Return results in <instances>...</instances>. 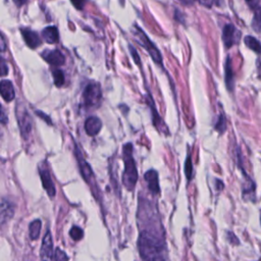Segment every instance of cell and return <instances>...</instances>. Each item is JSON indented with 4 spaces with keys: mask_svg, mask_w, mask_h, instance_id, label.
<instances>
[{
    "mask_svg": "<svg viewBox=\"0 0 261 261\" xmlns=\"http://www.w3.org/2000/svg\"><path fill=\"white\" fill-rule=\"evenodd\" d=\"M83 101L86 107L96 108L102 101V90L99 84L95 82L89 83L83 92Z\"/></svg>",
    "mask_w": 261,
    "mask_h": 261,
    "instance_id": "obj_4",
    "label": "cell"
},
{
    "mask_svg": "<svg viewBox=\"0 0 261 261\" xmlns=\"http://www.w3.org/2000/svg\"><path fill=\"white\" fill-rule=\"evenodd\" d=\"M0 96L6 102H11L15 98L14 88L10 81L3 80L0 82Z\"/></svg>",
    "mask_w": 261,
    "mask_h": 261,
    "instance_id": "obj_15",
    "label": "cell"
},
{
    "mask_svg": "<svg viewBox=\"0 0 261 261\" xmlns=\"http://www.w3.org/2000/svg\"><path fill=\"white\" fill-rule=\"evenodd\" d=\"M43 59L45 61H47L49 64L51 65H62L65 62V57L64 55L61 53V51H59L58 49H53V50H45L41 53Z\"/></svg>",
    "mask_w": 261,
    "mask_h": 261,
    "instance_id": "obj_10",
    "label": "cell"
},
{
    "mask_svg": "<svg viewBox=\"0 0 261 261\" xmlns=\"http://www.w3.org/2000/svg\"><path fill=\"white\" fill-rule=\"evenodd\" d=\"M69 236L74 241H80L84 237V231L80 226H72L69 230Z\"/></svg>",
    "mask_w": 261,
    "mask_h": 261,
    "instance_id": "obj_22",
    "label": "cell"
},
{
    "mask_svg": "<svg viewBox=\"0 0 261 261\" xmlns=\"http://www.w3.org/2000/svg\"><path fill=\"white\" fill-rule=\"evenodd\" d=\"M15 114H16V120H17V123L19 126L20 135L24 140H28L32 133L33 119H32L30 113L28 112L27 108L21 103H18L16 105Z\"/></svg>",
    "mask_w": 261,
    "mask_h": 261,
    "instance_id": "obj_5",
    "label": "cell"
},
{
    "mask_svg": "<svg viewBox=\"0 0 261 261\" xmlns=\"http://www.w3.org/2000/svg\"><path fill=\"white\" fill-rule=\"evenodd\" d=\"M6 48H7V44H6L5 38L2 35V33L0 32V52H4L6 50Z\"/></svg>",
    "mask_w": 261,
    "mask_h": 261,
    "instance_id": "obj_30",
    "label": "cell"
},
{
    "mask_svg": "<svg viewBox=\"0 0 261 261\" xmlns=\"http://www.w3.org/2000/svg\"><path fill=\"white\" fill-rule=\"evenodd\" d=\"M13 2L15 3L16 6H22L28 2V0H13Z\"/></svg>",
    "mask_w": 261,
    "mask_h": 261,
    "instance_id": "obj_34",
    "label": "cell"
},
{
    "mask_svg": "<svg viewBox=\"0 0 261 261\" xmlns=\"http://www.w3.org/2000/svg\"><path fill=\"white\" fill-rule=\"evenodd\" d=\"M8 66L3 57L0 56V76H5L8 74Z\"/></svg>",
    "mask_w": 261,
    "mask_h": 261,
    "instance_id": "obj_26",
    "label": "cell"
},
{
    "mask_svg": "<svg viewBox=\"0 0 261 261\" xmlns=\"http://www.w3.org/2000/svg\"><path fill=\"white\" fill-rule=\"evenodd\" d=\"M128 47H129V51H130V53H132L133 59L135 60V62H136L137 64H140V59H139V55H138L137 51L135 50V48H134L132 45H129Z\"/></svg>",
    "mask_w": 261,
    "mask_h": 261,
    "instance_id": "obj_29",
    "label": "cell"
},
{
    "mask_svg": "<svg viewBox=\"0 0 261 261\" xmlns=\"http://www.w3.org/2000/svg\"><path fill=\"white\" fill-rule=\"evenodd\" d=\"M139 253L143 261H166V245L160 223L150 222L140 231Z\"/></svg>",
    "mask_w": 261,
    "mask_h": 261,
    "instance_id": "obj_1",
    "label": "cell"
},
{
    "mask_svg": "<svg viewBox=\"0 0 261 261\" xmlns=\"http://www.w3.org/2000/svg\"><path fill=\"white\" fill-rule=\"evenodd\" d=\"M54 261H68V257L64 251L57 248L54 252Z\"/></svg>",
    "mask_w": 261,
    "mask_h": 261,
    "instance_id": "obj_24",
    "label": "cell"
},
{
    "mask_svg": "<svg viewBox=\"0 0 261 261\" xmlns=\"http://www.w3.org/2000/svg\"><path fill=\"white\" fill-rule=\"evenodd\" d=\"M198 2H200L202 5H205L207 7H210L213 4V0H197Z\"/></svg>",
    "mask_w": 261,
    "mask_h": 261,
    "instance_id": "obj_32",
    "label": "cell"
},
{
    "mask_svg": "<svg viewBox=\"0 0 261 261\" xmlns=\"http://www.w3.org/2000/svg\"><path fill=\"white\" fill-rule=\"evenodd\" d=\"M36 113H37L39 116H41V117H42V119H44V120L46 119L48 123H51V121H50V119H49V117H48L47 115H45V114H44V113H42L41 111H36Z\"/></svg>",
    "mask_w": 261,
    "mask_h": 261,
    "instance_id": "obj_33",
    "label": "cell"
},
{
    "mask_svg": "<svg viewBox=\"0 0 261 261\" xmlns=\"http://www.w3.org/2000/svg\"><path fill=\"white\" fill-rule=\"evenodd\" d=\"M7 122H8L7 114H6L5 110L3 109L2 105L0 104V123H1V124H6Z\"/></svg>",
    "mask_w": 261,
    "mask_h": 261,
    "instance_id": "obj_27",
    "label": "cell"
},
{
    "mask_svg": "<svg viewBox=\"0 0 261 261\" xmlns=\"http://www.w3.org/2000/svg\"><path fill=\"white\" fill-rule=\"evenodd\" d=\"M20 32H21V35H22V38H23L25 44L31 49H36L37 47H39L42 44V41L36 32H34L30 29H21Z\"/></svg>",
    "mask_w": 261,
    "mask_h": 261,
    "instance_id": "obj_12",
    "label": "cell"
},
{
    "mask_svg": "<svg viewBox=\"0 0 261 261\" xmlns=\"http://www.w3.org/2000/svg\"><path fill=\"white\" fill-rule=\"evenodd\" d=\"M227 238H228V241L233 244V245H238L239 244V239L231 232V231H228L227 232Z\"/></svg>",
    "mask_w": 261,
    "mask_h": 261,
    "instance_id": "obj_31",
    "label": "cell"
},
{
    "mask_svg": "<svg viewBox=\"0 0 261 261\" xmlns=\"http://www.w3.org/2000/svg\"><path fill=\"white\" fill-rule=\"evenodd\" d=\"M215 128L216 130H218L220 134H222L225 129H226V123H225V118L223 115H219L218 117V121L215 124Z\"/></svg>",
    "mask_w": 261,
    "mask_h": 261,
    "instance_id": "obj_25",
    "label": "cell"
},
{
    "mask_svg": "<svg viewBox=\"0 0 261 261\" xmlns=\"http://www.w3.org/2000/svg\"><path fill=\"white\" fill-rule=\"evenodd\" d=\"M14 205L6 200L1 199L0 200V226L6 224L14 215Z\"/></svg>",
    "mask_w": 261,
    "mask_h": 261,
    "instance_id": "obj_9",
    "label": "cell"
},
{
    "mask_svg": "<svg viewBox=\"0 0 261 261\" xmlns=\"http://www.w3.org/2000/svg\"><path fill=\"white\" fill-rule=\"evenodd\" d=\"M70 1H71L72 5L79 10H82L85 6V3H86V0H70Z\"/></svg>",
    "mask_w": 261,
    "mask_h": 261,
    "instance_id": "obj_28",
    "label": "cell"
},
{
    "mask_svg": "<svg viewBox=\"0 0 261 261\" xmlns=\"http://www.w3.org/2000/svg\"><path fill=\"white\" fill-rule=\"evenodd\" d=\"M246 1H247L248 4L251 5V6H255L256 3H257V0H246Z\"/></svg>",
    "mask_w": 261,
    "mask_h": 261,
    "instance_id": "obj_36",
    "label": "cell"
},
{
    "mask_svg": "<svg viewBox=\"0 0 261 261\" xmlns=\"http://www.w3.org/2000/svg\"><path fill=\"white\" fill-rule=\"evenodd\" d=\"M42 37L43 39L49 43V44H53L56 43L59 39V34H58V30L55 27H47L42 31Z\"/></svg>",
    "mask_w": 261,
    "mask_h": 261,
    "instance_id": "obj_16",
    "label": "cell"
},
{
    "mask_svg": "<svg viewBox=\"0 0 261 261\" xmlns=\"http://www.w3.org/2000/svg\"><path fill=\"white\" fill-rule=\"evenodd\" d=\"M252 28L258 33L261 31V6L255 10L252 20Z\"/></svg>",
    "mask_w": 261,
    "mask_h": 261,
    "instance_id": "obj_20",
    "label": "cell"
},
{
    "mask_svg": "<svg viewBox=\"0 0 261 261\" xmlns=\"http://www.w3.org/2000/svg\"><path fill=\"white\" fill-rule=\"evenodd\" d=\"M74 154L76 156V161L79 163L80 170H81V173H82L84 179L88 182L89 186H91L93 188V190L95 189V191H97V185L95 181V176H94L93 170H92L91 166L89 165V163L84 159V157L81 153V150L76 146V144L74 145Z\"/></svg>",
    "mask_w": 261,
    "mask_h": 261,
    "instance_id": "obj_6",
    "label": "cell"
},
{
    "mask_svg": "<svg viewBox=\"0 0 261 261\" xmlns=\"http://www.w3.org/2000/svg\"><path fill=\"white\" fill-rule=\"evenodd\" d=\"M244 43L248 48L254 51L257 54L261 53V43L253 36H246L244 39Z\"/></svg>",
    "mask_w": 261,
    "mask_h": 261,
    "instance_id": "obj_19",
    "label": "cell"
},
{
    "mask_svg": "<svg viewBox=\"0 0 261 261\" xmlns=\"http://www.w3.org/2000/svg\"><path fill=\"white\" fill-rule=\"evenodd\" d=\"M39 173H40V177H41V180H42L43 188L45 189V191L47 192V194L50 197H54L55 194H56V190H55L54 182L52 180V177L50 175V171H49L48 166H47L46 163H43V164L40 165Z\"/></svg>",
    "mask_w": 261,
    "mask_h": 261,
    "instance_id": "obj_7",
    "label": "cell"
},
{
    "mask_svg": "<svg viewBox=\"0 0 261 261\" xmlns=\"http://www.w3.org/2000/svg\"><path fill=\"white\" fill-rule=\"evenodd\" d=\"M185 172H186L187 178L190 180L193 177V164H192V158L190 155L187 157V160L185 162Z\"/></svg>",
    "mask_w": 261,
    "mask_h": 261,
    "instance_id": "obj_23",
    "label": "cell"
},
{
    "mask_svg": "<svg viewBox=\"0 0 261 261\" xmlns=\"http://www.w3.org/2000/svg\"><path fill=\"white\" fill-rule=\"evenodd\" d=\"M52 75H53L54 84H55L56 87H61V86H63V84H64V82H65V76H64V73H63L62 70H60V69H55V70H53Z\"/></svg>",
    "mask_w": 261,
    "mask_h": 261,
    "instance_id": "obj_21",
    "label": "cell"
},
{
    "mask_svg": "<svg viewBox=\"0 0 261 261\" xmlns=\"http://www.w3.org/2000/svg\"><path fill=\"white\" fill-rule=\"evenodd\" d=\"M41 226H42V222L40 219H35L30 223L29 232H30L31 240L35 241L39 238L40 232H41Z\"/></svg>",
    "mask_w": 261,
    "mask_h": 261,
    "instance_id": "obj_18",
    "label": "cell"
},
{
    "mask_svg": "<svg viewBox=\"0 0 261 261\" xmlns=\"http://www.w3.org/2000/svg\"><path fill=\"white\" fill-rule=\"evenodd\" d=\"M42 261H52L53 260V241L51 232L48 230L43 238L41 251H40Z\"/></svg>",
    "mask_w": 261,
    "mask_h": 261,
    "instance_id": "obj_8",
    "label": "cell"
},
{
    "mask_svg": "<svg viewBox=\"0 0 261 261\" xmlns=\"http://www.w3.org/2000/svg\"><path fill=\"white\" fill-rule=\"evenodd\" d=\"M225 83H226V87L229 91L233 90V74H232V69H231V62H230V58L229 56L226 58L225 61Z\"/></svg>",
    "mask_w": 261,
    "mask_h": 261,
    "instance_id": "obj_17",
    "label": "cell"
},
{
    "mask_svg": "<svg viewBox=\"0 0 261 261\" xmlns=\"http://www.w3.org/2000/svg\"><path fill=\"white\" fill-rule=\"evenodd\" d=\"M238 36L239 32L232 24L227 23L224 25L222 30V41L226 48H230L233 44L238 42Z\"/></svg>",
    "mask_w": 261,
    "mask_h": 261,
    "instance_id": "obj_11",
    "label": "cell"
},
{
    "mask_svg": "<svg viewBox=\"0 0 261 261\" xmlns=\"http://www.w3.org/2000/svg\"><path fill=\"white\" fill-rule=\"evenodd\" d=\"M145 179L148 184V189L153 195H157L160 192L158 173L154 169H150L145 173Z\"/></svg>",
    "mask_w": 261,
    "mask_h": 261,
    "instance_id": "obj_14",
    "label": "cell"
},
{
    "mask_svg": "<svg viewBox=\"0 0 261 261\" xmlns=\"http://www.w3.org/2000/svg\"><path fill=\"white\" fill-rule=\"evenodd\" d=\"M181 3H184V4H192V3H194L195 1H197V0H179Z\"/></svg>",
    "mask_w": 261,
    "mask_h": 261,
    "instance_id": "obj_35",
    "label": "cell"
},
{
    "mask_svg": "<svg viewBox=\"0 0 261 261\" xmlns=\"http://www.w3.org/2000/svg\"><path fill=\"white\" fill-rule=\"evenodd\" d=\"M102 128V121L97 116H90L85 121V130L88 136L94 137L99 134Z\"/></svg>",
    "mask_w": 261,
    "mask_h": 261,
    "instance_id": "obj_13",
    "label": "cell"
},
{
    "mask_svg": "<svg viewBox=\"0 0 261 261\" xmlns=\"http://www.w3.org/2000/svg\"><path fill=\"white\" fill-rule=\"evenodd\" d=\"M134 30V36L137 38L138 42L148 51L149 55L151 56V58L153 59L154 62L158 63V64H162V56L160 51L157 49V47L151 42V40L146 36V34L138 27V25H134L133 28Z\"/></svg>",
    "mask_w": 261,
    "mask_h": 261,
    "instance_id": "obj_3",
    "label": "cell"
},
{
    "mask_svg": "<svg viewBox=\"0 0 261 261\" xmlns=\"http://www.w3.org/2000/svg\"><path fill=\"white\" fill-rule=\"evenodd\" d=\"M122 157L124 162V170L122 174V184L128 190L133 191L138 180V171L133 156V145L127 143L122 148Z\"/></svg>",
    "mask_w": 261,
    "mask_h": 261,
    "instance_id": "obj_2",
    "label": "cell"
}]
</instances>
